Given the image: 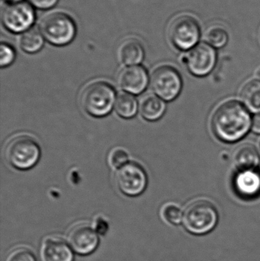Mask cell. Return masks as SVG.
<instances>
[{
	"mask_svg": "<svg viewBox=\"0 0 260 261\" xmlns=\"http://www.w3.org/2000/svg\"><path fill=\"white\" fill-rule=\"evenodd\" d=\"M251 127L250 113L238 101L224 102L212 116V130L220 140L225 142L239 141L248 133Z\"/></svg>",
	"mask_w": 260,
	"mask_h": 261,
	"instance_id": "6da1fadb",
	"label": "cell"
},
{
	"mask_svg": "<svg viewBox=\"0 0 260 261\" xmlns=\"http://www.w3.org/2000/svg\"><path fill=\"white\" fill-rule=\"evenodd\" d=\"M115 90L105 81L88 84L82 90L80 105L84 111L93 117L101 118L111 113L115 103Z\"/></svg>",
	"mask_w": 260,
	"mask_h": 261,
	"instance_id": "7a4b0ae2",
	"label": "cell"
},
{
	"mask_svg": "<svg viewBox=\"0 0 260 261\" xmlns=\"http://www.w3.org/2000/svg\"><path fill=\"white\" fill-rule=\"evenodd\" d=\"M4 155L6 161L14 168L29 170L38 164L41 148L36 140L30 135H19L8 141Z\"/></svg>",
	"mask_w": 260,
	"mask_h": 261,
	"instance_id": "3957f363",
	"label": "cell"
},
{
	"mask_svg": "<svg viewBox=\"0 0 260 261\" xmlns=\"http://www.w3.org/2000/svg\"><path fill=\"white\" fill-rule=\"evenodd\" d=\"M38 29L45 41L56 47L70 44L76 35L74 20L70 15L61 12H52L45 15L41 19Z\"/></svg>",
	"mask_w": 260,
	"mask_h": 261,
	"instance_id": "277c9868",
	"label": "cell"
},
{
	"mask_svg": "<svg viewBox=\"0 0 260 261\" xmlns=\"http://www.w3.org/2000/svg\"><path fill=\"white\" fill-rule=\"evenodd\" d=\"M218 214L215 205L205 199L189 204L183 216V223L189 232L201 236L210 232L218 223Z\"/></svg>",
	"mask_w": 260,
	"mask_h": 261,
	"instance_id": "5b68a950",
	"label": "cell"
},
{
	"mask_svg": "<svg viewBox=\"0 0 260 261\" xmlns=\"http://www.w3.org/2000/svg\"><path fill=\"white\" fill-rule=\"evenodd\" d=\"M168 35L174 47L188 51L199 43L201 27L195 17L184 14L172 20Z\"/></svg>",
	"mask_w": 260,
	"mask_h": 261,
	"instance_id": "8992f818",
	"label": "cell"
},
{
	"mask_svg": "<svg viewBox=\"0 0 260 261\" xmlns=\"http://www.w3.org/2000/svg\"><path fill=\"white\" fill-rule=\"evenodd\" d=\"M116 186L123 194L137 196L142 194L148 186V175L145 169L136 162H128L118 169Z\"/></svg>",
	"mask_w": 260,
	"mask_h": 261,
	"instance_id": "52a82bcc",
	"label": "cell"
},
{
	"mask_svg": "<svg viewBox=\"0 0 260 261\" xmlns=\"http://www.w3.org/2000/svg\"><path fill=\"white\" fill-rule=\"evenodd\" d=\"M151 83L153 91L164 101L176 99L181 91L183 84L179 72L169 65L156 68L151 75Z\"/></svg>",
	"mask_w": 260,
	"mask_h": 261,
	"instance_id": "ba28073f",
	"label": "cell"
},
{
	"mask_svg": "<svg viewBox=\"0 0 260 261\" xmlns=\"http://www.w3.org/2000/svg\"><path fill=\"white\" fill-rule=\"evenodd\" d=\"M36 21L35 8L27 2L8 5L2 15L3 25L13 34H23L33 28Z\"/></svg>",
	"mask_w": 260,
	"mask_h": 261,
	"instance_id": "9c48e42d",
	"label": "cell"
},
{
	"mask_svg": "<svg viewBox=\"0 0 260 261\" xmlns=\"http://www.w3.org/2000/svg\"><path fill=\"white\" fill-rule=\"evenodd\" d=\"M183 61L192 74L196 76H206L215 68L217 62L216 49L206 41L199 42L186 51Z\"/></svg>",
	"mask_w": 260,
	"mask_h": 261,
	"instance_id": "30bf717a",
	"label": "cell"
},
{
	"mask_svg": "<svg viewBox=\"0 0 260 261\" xmlns=\"http://www.w3.org/2000/svg\"><path fill=\"white\" fill-rule=\"evenodd\" d=\"M99 239L96 230L86 225H77L69 233L68 243L73 251L89 255L96 251Z\"/></svg>",
	"mask_w": 260,
	"mask_h": 261,
	"instance_id": "8fae6325",
	"label": "cell"
},
{
	"mask_svg": "<svg viewBox=\"0 0 260 261\" xmlns=\"http://www.w3.org/2000/svg\"><path fill=\"white\" fill-rule=\"evenodd\" d=\"M149 76L145 67L141 65L128 66L122 69L118 76L119 87L127 93L138 95L146 90Z\"/></svg>",
	"mask_w": 260,
	"mask_h": 261,
	"instance_id": "7c38bea8",
	"label": "cell"
},
{
	"mask_svg": "<svg viewBox=\"0 0 260 261\" xmlns=\"http://www.w3.org/2000/svg\"><path fill=\"white\" fill-rule=\"evenodd\" d=\"M234 187L243 199L258 197L260 196V171L256 169L241 170L234 179Z\"/></svg>",
	"mask_w": 260,
	"mask_h": 261,
	"instance_id": "4fadbf2b",
	"label": "cell"
},
{
	"mask_svg": "<svg viewBox=\"0 0 260 261\" xmlns=\"http://www.w3.org/2000/svg\"><path fill=\"white\" fill-rule=\"evenodd\" d=\"M118 57L120 62L127 67L139 65L145 58V49L138 40L128 38L119 46Z\"/></svg>",
	"mask_w": 260,
	"mask_h": 261,
	"instance_id": "5bb4252c",
	"label": "cell"
},
{
	"mask_svg": "<svg viewBox=\"0 0 260 261\" xmlns=\"http://www.w3.org/2000/svg\"><path fill=\"white\" fill-rule=\"evenodd\" d=\"M43 256L45 261L74 260V254L70 245L60 239H47L45 241Z\"/></svg>",
	"mask_w": 260,
	"mask_h": 261,
	"instance_id": "9a60e30c",
	"label": "cell"
},
{
	"mask_svg": "<svg viewBox=\"0 0 260 261\" xmlns=\"http://www.w3.org/2000/svg\"><path fill=\"white\" fill-rule=\"evenodd\" d=\"M234 162L241 170L256 169L259 165L260 158L259 153L253 144H241L233 153Z\"/></svg>",
	"mask_w": 260,
	"mask_h": 261,
	"instance_id": "2e32d148",
	"label": "cell"
},
{
	"mask_svg": "<svg viewBox=\"0 0 260 261\" xmlns=\"http://www.w3.org/2000/svg\"><path fill=\"white\" fill-rule=\"evenodd\" d=\"M139 111L143 119L154 122L158 120L164 114L166 104L158 96L148 95L140 101Z\"/></svg>",
	"mask_w": 260,
	"mask_h": 261,
	"instance_id": "e0dca14e",
	"label": "cell"
},
{
	"mask_svg": "<svg viewBox=\"0 0 260 261\" xmlns=\"http://www.w3.org/2000/svg\"><path fill=\"white\" fill-rule=\"evenodd\" d=\"M241 99L250 112L260 113V81L247 82L241 90Z\"/></svg>",
	"mask_w": 260,
	"mask_h": 261,
	"instance_id": "ac0fdd59",
	"label": "cell"
},
{
	"mask_svg": "<svg viewBox=\"0 0 260 261\" xmlns=\"http://www.w3.org/2000/svg\"><path fill=\"white\" fill-rule=\"evenodd\" d=\"M44 37L39 29H29L21 34L19 39V47L23 51L27 54H36L44 47Z\"/></svg>",
	"mask_w": 260,
	"mask_h": 261,
	"instance_id": "d6986e66",
	"label": "cell"
},
{
	"mask_svg": "<svg viewBox=\"0 0 260 261\" xmlns=\"http://www.w3.org/2000/svg\"><path fill=\"white\" fill-rule=\"evenodd\" d=\"M114 109L116 113L124 119H131L137 111V102L132 94L121 93L116 97Z\"/></svg>",
	"mask_w": 260,
	"mask_h": 261,
	"instance_id": "ffe728a7",
	"label": "cell"
},
{
	"mask_svg": "<svg viewBox=\"0 0 260 261\" xmlns=\"http://www.w3.org/2000/svg\"><path fill=\"white\" fill-rule=\"evenodd\" d=\"M206 42L216 48H222L227 45L229 41V35L224 26L215 24L206 30L205 34Z\"/></svg>",
	"mask_w": 260,
	"mask_h": 261,
	"instance_id": "44dd1931",
	"label": "cell"
},
{
	"mask_svg": "<svg viewBox=\"0 0 260 261\" xmlns=\"http://www.w3.org/2000/svg\"><path fill=\"white\" fill-rule=\"evenodd\" d=\"M129 155L125 149L116 147L111 150L108 155V163L112 168L119 169L129 162Z\"/></svg>",
	"mask_w": 260,
	"mask_h": 261,
	"instance_id": "7402d4cb",
	"label": "cell"
},
{
	"mask_svg": "<svg viewBox=\"0 0 260 261\" xmlns=\"http://www.w3.org/2000/svg\"><path fill=\"white\" fill-rule=\"evenodd\" d=\"M163 219L172 225H177L183 220V213L175 204H167L162 210Z\"/></svg>",
	"mask_w": 260,
	"mask_h": 261,
	"instance_id": "603a6c76",
	"label": "cell"
},
{
	"mask_svg": "<svg viewBox=\"0 0 260 261\" xmlns=\"http://www.w3.org/2000/svg\"><path fill=\"white\" fill-rule=\"evenodd\" d=\"M16 54L15 49L7 43L0 44V66L2 68L9 67L15 61Z\"/></svg>",
	"mask_w": 260,
	"mask_h": 261,
	"instance_id": "cb8c5ba5",
	"label": "cell"
},
{
	"mask_svg": "<svg viewBox=\"0 0 260 261\" xmlns=\"http://www.w3.org/2000/svg\"><path fill=\"white\" fill-rule=\"evenodd\" d=\"M6 261H37L32 251L27 248H18L12 251Z\"/></svg>",
	"mask_w": 260,
	"mask_h": 261,
	"instance_id": "d4e9b609",
	"label": "cell"
},
{
	"mask_svg": "<svg viewBox=\"0 0 260 261\" xmlns=\"http://www.w3.org/2000/svg\"><path fill=\"white\" fill-rule=\"evenodd\" d=\"M59 0H27L34 8L41 10H48L57 4Z\"/></svg>",
	"mask_w": 260,
	"mask_h": 261,
	"instance_id": "484cf974",
	"label": "cell"
},
{
	"mask_svg": "<svg viewBox=\"0 0 260 261\" xmlns=\"http://www.w3.org/2000/svg\"><path fill=\"white\" fill-rule=\"evenodd\" d=\"M108 225L104 219H99L96 222V231L99 234H105L108 231Z\"/></svg>",
	"mask_w": 260,
	"mask_h": 261,
	"instance_id": "4316f807",
	"label": "cell"
},
{
	"mask_svg": "<svg viewBox=\"0 0 260 261\" xmlns=\"http://www.w3.org/2000/svg\"><path fill=\"white\" fill-rule=\"evenodd\" d=\"M251 128L255 133L260 134V113H258L253 117Z\"/></svg>",
	"mask_w": 260,
	"mask_h": 261,
	"instance_id": "83f0119b",
	"label": "cell"
},
{
	"mask_svg": "<svg viewBox=\"0 0 260 261\" xmlns=\"http://www.w3.org/2000/svg\"><path fill=\"white\" fill-rule=\"evenodd\" d=\"M6 3H9V5L10 4H15V3H21V2H23V0H5Z\"/></svg>",
	"mask_w": 260,
	"mask_h": 261,
	"instance_id": "f1b7e54d",
	"label": "cell"
},
{
	"mask_svg": "<svg viewBox=\"0 0 260 261\" xmlns=\"http://www.w3.org/2000/svg\"><path fill=\"white\" fill-rule=\"evenodd\" d=\"M256 76H257L258 79L260 81V67L256 70Z\"/></svg>",
	"mask_w": 260,
	"mask_h": 261,
	"instance_id": "f546056e",
	"label": "cell"
}]
</instances>
